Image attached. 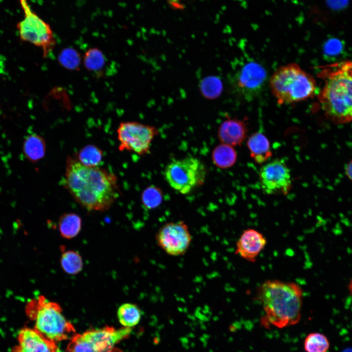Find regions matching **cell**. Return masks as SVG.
<instances>
[{"label":"cell","instance_id":"1","mask_svg":"<svg viewBox=\"0 0 352 352\" xmlns=\"http://www.w3.org/2000/svg\"><path fill=\"white\" fill-rule=\"evenodd\" d=\"M63 185L76 201L89 211L109 210L119 196L117 177L98 167L86 166L68 156Z\"/></svg>","mask_w":352,"mask_h":352},{"label":"cell","instance_id":"2","mask_svg":"<svg viewBox=\"0 0 352 352\" xmlns=\"http://www.w3.org/2000/svg\"><path fill=\"white\" fill-rule=\"evenodd\" d=\"M321 76L324 84L318 100L326 117L335 124L352 121V62L331 65Z\"/></svg>","mask_w":352,"mask_h":352},{"label":"cell","instance_id":"3","mask_svg":"<svg viewBox=\"0 0 352 352\" xmlns=\"http://www.w3.org/2000/svg\"><path fill=\"white\" fill-rule=\"evenodd\" d=\"M257 298L270 323L282 328L298 323L301 319L303 291L297 284L269 280L259 286Z\"/></svg>","mask_w":352,"mask_h":352},{"label":"cell","instance_id":"4","mask_svg":"<svg viewBox=\"0 0 352 352\" xmlns=\"http://www.w3.org/2000/svg\"><path fill=\"white\" fill-rule=\"evenodd\" d=\"M316 86L313 77L296 64L280 67L270 80L271 91L280 104L306 100L313 95Z\"/></svg>","mask_w":352,"mask_h":352},{"label":"cell","instance_id":"5","mask_svg":"<svg viewBox=\"0 0 352 352\" xmlns=\"http://www.w3.org/2000/svg\"><path fill=\"white\" fill-rule=\"evenodd\" d=\"M26 312L34 322V329L50 340L56 342L71 339L76 334L73 325L63 314L60 306L43 296L30 301Z\"/></svg>","mask_w":352,"mask_h":352},{"label":"cell","instance_id":"6","mask_svg":"<svg viewBox=\"0 0 352 352\" xmlns=\"http://www.w3.org/2000/svg\"><path fill=\"white\" fill-rule=\"evenodd\" d=\"M207 170L203 163L197 157L187 156L173 160L165 167V179L175 190L188 194L203 184Z\"/></svg>","mask_w":352,"mask_h":352},{"label":"cell","instance_id":"7","mask_svg":"<svg viewBox=\"0 0 352 352\" xmlns=\"http://www.w3.org/2000/svg\"><path fill=\"white\" fill-rule=\"evenodd\" d=\"M130 328L116 329L107 326L76 333L67 347V352H123L115 345L128 337Z\"/></svg>","mask_w":352,"mask_h":352},{"label":"cell","instance_id":"8","mask_svg":"<svg viewBox=\"0 0 352 352\" xmlns=\"http://www.w3.org/2000/svg\"><path fill=\"white\" fill-rule=\"evenodd\" d=\"M24 17L17 28L20 39L40 47L44 57L47 56L56 45V40L49 25L31 9L27 0H19Z\"/></svg>","mask_w":352,"mask_h":352},{"label":"cell","instance_id":"9","mask_svg":"<svg viewBox=\"0 0 352 352\" xmlns=\"http://www.w3.org/2000/svg\"><path fill=\"white\" fill-rule=\"evenodd\" d=\"M156 127L136 121L122 122L117 130L120 151H127L140 155L151 153L152 142L159 134Z\"/></svg>","mask_w":352,"mask_h":352},{"label":"cell","instance_id":"10","mask_svg":"<svg viewBox=\"0 0 352 352\" xmlns=\"http://www.w3.org/2000/svg\"><path fill=\"white\" fill-rule=\"evenodd\" d=\"M263 191L267 195H286L292 187L290 172L286 163L276 158L263 165L259 171Z\"/></svg>","mask_w":352,"mask_h":352},{"label":"cell","instance_id":"11","mask_svg":"<svg viewBox=\"0 0 352 352\" xmlns=\"http://www.w3.org/2000/svg\"><path fill=\"white\" fill-rule=\"evenodd\" d=\"M155 239L158 245L168 255L179 256L187 251L192 237L187 224L178 221L168 222L161 226Z\"/></svg>","mask_w":352,"mask_h":352},{"label":"cell","instance_id":"12","mask_svg":"<svg viewBox=\"0 0 352 352\" xmlns=\"http://www.w3.org/2000/svg\"><path fill=\"white\" fill-rule=\"evenodd\" d=\"M266 78L264 68L250 61L241 66L235 73L233 83L236 91L244 99L251 100L262 90Z\"/></svg>","mask_w":352,"mask_h":352},{"label":"cell","instance_id":"13","mask_svg":"<svg viewBox=\"0 0 352 352\" xmlns=\"http://www.w3.org/2000/svg\"><path fill=\"white\" fill-rule=\"evenodd\" d=\"M56 342L50 340L34 328L24 327L17 336V344L10 352H59Z\"/></svg>","mask_w":352,"mask_h":352},{"label":"cell","instance_id":"14","mask_svg":"<svg viewBox=\"0 0 352 352\" xmlns=\"http://www.w3.org/2000/svg\"><path fill=\"white\" fill-rule=\"evenodd\" d=\"M266 244V240L261 233L254 229H248L242 232L237 241L235 254L254 263Z\"/></svg>","mask_w":352,"mask_h":352},{"label":"cell","instance_id":"15","mask_svg":"<svg viewBox=\"0 0 352 352\" xmlns=\"http://www.w3.org/2000/svg\"><path fill=\"white\" fill-rule=\"evenodd\" d=\"M247 132L243 121L228 118L220 125L218 135L221 143L234 147L240 145L245 140Z\"/></svg>","mask_w":352,"mask_h":352},{"label":"cell","instance_id":"16","mask_svg":"<svg viewBox=\"0 0 352 352\" xmlns=\"http://www.w3.org/2000/svg\"><path fill=\"white\" fill-rule=\"evenodd\" d=\"M247 146L250 156L259 164L264 163L272 156L269 141L261 132L252 134L247 140Z\"/></svg>","mask_w":352,"mask_h":352},{"label":"cell","instance_id":"17","mask_svg":"<svg viewBox=\"0 0 352 352\" xmlns=\"http://www.w3.org/2000/svg\"><path fill=\"white\" fill-rule=\"evenodd\" d=\"M46 149L44 139L37 134H30L23 141V154L31 162L36 163L43 159L45 154Z\"/></svg>","mask_w":352,"mask_h":352},{"label":"cell","instance_id":"18","mask_svg":"<svg viewBox=\"0 0 352 352\" xmlns=\"http://www.w3.org/2000/svg\"><path fill=\"white\" fill-rule=\"evenodd\" d=\"M59 231L61 236L67 239L75 237L79 233L82 228V219L74 213H66L59 218Z\"/></svg>","mask_w":352,"mask_h":352},{"label":"cell","instance_id":"19","mask_svg":"<svg viewBox=\"0 0 352 352\" xmlns=\"http://www.w3.org/2000/svg\"><path fill=\"white\" fill-rule=\"evenodd\" d=\"M237 159V154L233 146L221 143L217 146L212 153L213 162L217 167L227 169L233 166Z\"/></svg>","mask_w":352,"mask_h":352},{"label":"cell","instance_id":"20","mask_svg":"<svg viewBox=\"0 0 352 352\" xmlns=\"http://www.w3.org/2000/svg\"><path fill=\"white\" fill-rule=\"evenodd\" d=\"M142 316L139 307L133 303H126L121 305L117 310V317L120 324L124 327L131 328L137 325Z\"/></svg>","mask_w":352,"mask_h":352},{"label":"cell","instance_id":"21","mask_svg":"<svg viewBox=\"0 0 352 352\" xmlns=\"http://www.w3.org/2000/svg\"><path fill=\"white\" fill-rule=\"evenodd\" d=\"M103 156V152L99 148L94 145L88 144L80 150L76 159L86 166L95 167L100 164Z\"/></svg>","mask_w":352,"mask_h":352},{"label":"cell","instance_id":"22","mask_svg":"<svg viewBox=\"0 0 352 352\" xmlns=\"http://www.w3.org/2000/svg\"><path fill=\"white\" fill-rule=\"evenodd\" d=\"M60 264L63 270L69 274H76L83 268V263L81 256L76 251L68 250L61 255Z\"/></svg>","mask_w":352,"mask_h":352},{"label":"cell","instance_id":"23","mask_svg":"<svg viewBox=\"0 0 352 352\" xmlns=\"http://www.w3.org/2000/svg\"><path fill=\"white\" fill-rule=\"evenodd\" d=\"M304 344L307 352H328L330 346L327 337L319 332L309 334L306 337Z\"/></svg>","mask_w":352,"mask_h":352},{"label":"cell","instance_id":"24","mask_svg":"<svg viewBox=\"0 0 352 352\" xmlns=\"http://www.w3.org/2000/svg\"><path fill=\"white\" fill-rule=\"evenodd\" d=\"M163 194L162 190L154 185L146 188L141 194V202L148 209H154L158 207L162 202Z\"/></svg>","mask_w":352,"mask_h":352},{"label":"cell","instance_id":"25","mask_svg":"<svg viewBox=\"0 0 352 352\" xmlns=\"http://www.w3.org/2000/svg\"><path fill=\"white\" fill-rule=\"evenodd\" d=\"M85 66L89 71L97 72L104 66L105 58L102 52L97 48L88 50L84 56Z\"/></svg>","mask_w":352,"mask_h":352},{"label":"cell","instance_id":"26","mask_svg":"<svg viewBox=\"0 0 352 352\" xmlns=\"http://www.w3.org/2000/svg\"><path fill=\"white\" fill-rule=\"evenodd\" d=\"M60 63L68 69H74L79 65V55L72 48H66L61 53L59 57Z\"/></svg>","mask_w":352,"mask_h":352},{"label":"cell","instance_id":"27","mask_svg":"<svg viewBox=\"0 0 352 352\" xmlns=\"http://www.w3.org/2000/svg\"><path fill=\"white\" fill-rule=\"evenodd\" d=\"M343 44L340 40L331 39L328 40L324 45V54L328 58H332L339 55L343 50Z\"/></svg>","mask_w":352,"mask_h":352},{"label":"cell","instance_id":"28","mask_svg":"<svg viewBox=\"0 0 352 352\" xmlns=\"http://www.w3.org/2000/svg\"><path fill=\"white\" fill-rule=\"evenodd\" d=\"M222 90L221 82L217 78H211L207 80V96L214 98L218 96Z\"/></svg>","mask_w":352,"mask_h":352},{"label":"cell","instance_id":"29","mask_svg":"<svg viewBox=\"0 0 352 352\" xmlns=\"http://www.w3.org/2000/svg\"><path fill=\"white\" fill-rule=\"evenodd\" d=\"M346 174L348 178L352 181V159L348 162L346 167Z\"/></svg>","mask_w":352,"mask_h":352},{"label":"cell","instance_id":"30","mask_svg":"<svg viewBox=\"0 0 352 352\" xmlns=\"http://www.w3.org/2000/svg\"><path fill=\"white\" fill-rule=\"evenodd\" d=\"M348 287H349V290L350 291V292L351 294L352 295V280L350 282L349 286H348Z\"/></svg>","mask_w":352,"mask_h":352},{"label":"cell","instance_id":"31","mask_svg":"<svg viewBox=\"0 0 352 352\" xmlns=\"http://www.w3.org/2000/svg\"></svg>","mask_w":352,"mask_h":352}]
</instances>
